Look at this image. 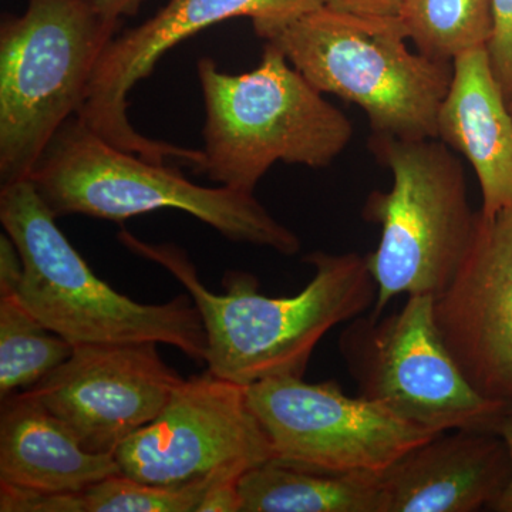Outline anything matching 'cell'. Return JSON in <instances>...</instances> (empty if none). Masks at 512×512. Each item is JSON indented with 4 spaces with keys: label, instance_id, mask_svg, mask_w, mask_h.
<instances>
[{
    "label": "cell",
    "instance_id": "obj_1",
    "mask_svg": "<svg viewBox=\"0 0 512 512\" xmlns=\"http://www.w3.org/2000/svg\"><path fill=\"white\" fill-rule=\"evenodd\" d=\"M119 239L184 285L207 333V372L242 386L272 377H303L320 340L376 302L367 256L356 252L306 255L303 261L315 269L311 282L298 295L271 298L259 293L256 278L244 272L225 276L227 292H211L183 249L147 244L127 231Z\"/></svg>",
    "mask_w": 512,
    "mask_h": 512
},
{
    "label": "cell",
    "instance_id": "obj_2",
    "mask_svg": "<svg viewBox=\"0 0 512 512\" xmlns=\"http://www.w3.org/2000/svg\"><path fill=\"white\" fill-rule=\"evenodd\" d=\"M56 218L87 215L113 222L147 212H187L225 238L292 256L295 232L269 214L254 194L201 187L177 167L111 146L76 116L60 127L29 178Z\"/></svg>",
    "mask_w": 512,
    "mask_h": 512
},
{
    "label": "cell",
    "instance_id": "obj_3",
    "mask_svg": "<svg viewBox=\"0 0 512 512\" xmlns=\"http://www.w3.org/2000/svg\"><path fill=\"white\" fill-rule=\"evenodd\" d=\"M197 73L205 144L194 173L212 183L254 194L276 163L329 167L352 141L348 116L271 43L251 72L224 73L201 57Z\"/></svg>",
    "mask_w": 512,
    "mask_h": 512
},
{
    "label": "cell",
    "instance_id": "obj_4",
    "mask_svg": "<svg viewBox=\"0 0 512 512\" xmlns=\"http://www.w3.org/2000/svg\"><path fill=\"white\" fill-rule=\"evenodd\" d=\"M0 221L22 256L16 296L47 329L73 346L164 343L205 363L207 333L192 298L148 305L111 288L64 237L32 181L2 185Z\"/></svg>",
    "mask_w": 512,
    "mask_h": 512
},
{
    "label": "cell",
    "instance_id": "obj_5",
    "mask_svg": "<svg viewBox=\"0 0 512 512\" xmlns=\"http://www.w3.org/2000/svg\"><path fill=\"white\" fill-rule=\"evenodd\" d=\"M370 150L389 168V191L367 197L363 218L380 227L379 245L367 256L377 296L370 315H383L399 295H433L450 284L477 224L468 201L466 173L439 138H370Z\"/></svg>",
    "mask_w": 512,
    "mask_h": 512
},
{
    "label": "cell",
    "instance_id": "obj_6",
    "mask_svg": "<svg viewBox=\"0 0 512 512\" xmlns=\"http://www.w3.org/2000/svg\"><path fill=\"white\" fill-rule=\"evenodd\" d=\"M400 20L373 23L322 8L293 20L265 42L323 94L365 111L376 136L437 138V117L453 63L410 50Z\"/></svg>",
    "mask_w": 512,
    "mask_h": 512
},
{
    "label": "cell",
    "instance_id": "obj_7",
    "mask_svg": "<svg viewBox=\"0 0 512 512\" xmlns=\"http://www.w3.org/2000/svg\"><path fill=\"white\" fill-rule=\"evenodd\" d=\"M117 23L93 0H26L0 25V181L29 180L50 140L79 113Z\"/></svg>",
    "mask_w": 512,
    "mask_h": 512
},
{
    "label": "cell",
    "instance_id": "obj_8",
    "mask_svg": "<svg viewBox=\"0 0 512 512\" xmlns=\"http://www.w3.org/2000/svg\"><path fill=\"white\" fill-rule=\"evenodd\" d=\"M339 352L357 394L416 426L497 431L510 403L474 389L448 352L434 320V296L410 295L400 311L357 316Z\"/></svg>",
    "mask_w": 512,
    "mask_h": 512
},
{
    "label": "cell",
    "instance_id": "obj_9",
    "mask_svg": "<svg viewBox=\"0 0 512 512\" xmlns=\"http://www.w3.org/2000/svg\"><path fill=\"white\" fill-rule=\"evenodd\" d=\"M252 412L276 463L328 474H382L414 447L439 436L335 380L272 377L247 386Z\"/></svg>",
    "mask_w": 512,
    "mask_h": 512
},
{
    "label": "cell",
    "instance_id": "obj_10",
    "mask_svg": "<svg viewBox=\"0 0 512 512\" xmlns=\"http://www.w3.org/2000/svg\"><path fill=\"white\" fill-rule=\"evenodd\" d=\"M120 473L140 483L185 487L239 480L274 460L248 403L247 386L205 372L184 380L156 420L124 441Z\"/></svg>",
    "mask_w": 512,
    "mask_h": 512
},
{
    "label": "cell",
    "instance_id": "obj_11",
    "mask_svg": "<svg viewBox=\"0 0 512 512\" xmlns=\"http://www.w3.org/2000/svg\"><path fill=\"white\" fill-rule=\"evenodd\" d=\"M325 6V0H170L153 18L121 33L104 49L77 119L111 146L154 163L192 165L200 150L141 136L127 116L128 93L174 46L201 30L234 18H249L266 39L293 20Z\"/></svg>",
    "mask_w": 512,
    "mask_h": 512
},
{
    "label": "cell",
    "instance_id": "obj_12",
    "mask_svg": "<svg viewBox=\"0 0 512 512\" xmlns=\"http://www.w3.org/2000/svg\"><path fill=\"white\" fill-rule=\"evenodd\" d=\"M156 342L74 346L72 356L25 390L62 420L87 451L114 454L156 420L185 379Z\"/></svg>",
    "mask_w": 512,
    "mask_h": 512
},
{
    "label": "cell",
    "instance_id": "obj_13",
    "mask_svg": "<svg viewBox=\"0 0 512 512\" xmlns=\"http://www.w3.org/2000/svg\"><path fill=\"white\" fill-rule=\"evenodd\" d=\"M448 352L478 393L512 403V208L478 211L463 261L434 298Z\"/></svg>",
    "mask_w": 512,
    "mask_h": 512
},
{
    "label": "cell",
    "instance_id": "obj_14",
    "mask_svg": "<svg viewBox=\"0 0 512 512\" xmlns=\"http://www.w3.org/2000/svg\"><path fill=\"white\" fill-rule=\"evenodd\" d=\"M510 476L500 433L444 431L379 474V512L491 510Z\"/></svg>",
    "mask_w": 512,
    "mask_h": 512
},
{
    "label": "cell",
    "instance_id": "obj_15",
    "mask_svg": "<svg viewBox=\"0 0 512 512\" xmlns=\"http://www.w3.org/2000/svg\"><path fill=\"white\" fill-rule=\"evenodd\" d=\"M437 138L466 157L487 215L512 208V114L487 47L453 60V79L437 117Z\"/></svg>",
    "mask_w": 512,
    "mask_h": 512
},
{
    "label": "cell",
    "instance_id": "obj_16",
    "mask_svg": "<svg viewBox=\"0 0 512 512\" xmlns=\"http://www.w3.org/2000/svg\"><path fill=\"white\" fill-rule=\"evenodd\" d=\"M120 474L114 454L87 451L72 430L23 390L2 400L0 484L80 493Z\"/></svg>",
    "mask_w": 512,
    "mask_h": 512
},
{
    "label": "cell",
    "instance_id": "obj_17",
    "mask_svg": "<svg viewBox=\"0 0 512 512\" xmlns=\"http://www.w3.org/2000/svg\"><path fill=\"white\" fill-rule=\"evenodd\" d=\"M241 512H379V474H328L268 461L238 481Z\"/></svg>",
    "mask_w": 512,
    "mask_h": 512
},
{
    "label": "cell",
    "instance_id": "obj_18",
    "mask_svg": "<svg viewBox=\"0 0 512 512\" xmlns=\"http://www.w3.org/2000/svg\"><path fill=\"white\" fill-rule=\"evenodd\" d=\"M399 20L420 53L453 63L457 56L490 43L493 0H404Z\"/></svg>",
    "mask_w": 512,
    "mask_h": 512
},
{
    "label": "cell",
    "instance_id": "obj_19",
    "mask_svg": "<svg viewBox=\"0 0 512 512\" xmlns=\"http://www.w3.org/2000/svg\"><path fill=\"white\" fill-rule=\"evenodd\" d=\"M74 346L20 303L0 296V399L28 390L72 356Z\"/></svg>",
    "mask_w": 512,
    "mask_h": 512
},
{
    "label": "cell",
    "instance_id": "obj_20",
    "mask_svg": "<svg viewBox=\"0 0 512 512\" xmlns=\"http://www.w3.org/2000/svg\"><path fill=\"white\" fill-rule=\"evenodd\" d=\"M220 481L163 487L114 474L82 491L84 512H197L202 497Z\"/></svg>",
    "mask_w": 512,
    "mask_h": 512
},
{
    "label": "cell",
    "instance_id": "obj_21",
    "mask_svg": "<svg viewBox=\"0 0 512 512\" xmlns=\"http://www.w3.org/2000/svg\"><path fill=\"white\" fill-rule=\"evenodd\" d=\"M2 512H84L80 493H43L0 484Z\"/></svg>",
    "mask_w": 512,
    "mask_h": 512
},
{
    "label": "cell",
    "instance_id": "obj_22",
    "mask_svg": "<svg viewBox=\"0 0 512 512\" xmlns=\"http://www.w3.org/2000/svg\"><path fill=\"white\" fill-rule=\"evenodd\" d=\"M494 32L487 50L505 99H512V0H493Z\"/></svg>",
    "mask_w": 512,
    "mask_h": 512
},
{
    "label": "cell",
    "instance_id": "obj_23",
    "mask_svg": "<svg viewBox=\"0 0 512 512\" xmlns=\"http://www.w3.org/2000/svg\"><path fill=\"white\" fill-rule=\"evenodd\" d=\"M404 0H325L326 8L373 23L399 20Z\"/></svg>",
    "mask_w": 512,
    "mask_h": 512
},
{
    "label": "cell",
    "instance_id": "obj_24",
    "mask_svg": "<svg viewBox=\"0 0 512 512\" xmlns=\"http://www.w3.org/2000/svg\"><path fill=\"white\" fill-rule=\"evenodd\" d=\"M22 278V256L13 239L3 232L0 235V296L16 295Z\"/></svg>",
    "mask_w": 512,
    "mask_h": 512
},
{
    "label": "cell",
    "instance_id": "obj_25",
    "mask_svg": "<svg viewBox=\"0 0 512 512\" xmlns=\"http://www.w3.org/2000/svg\"><path fill=\"white\" fill-rule=\"evenodd\" d=\"M239 480H224L212 485L202 497L197 512H241Z\"/></svg>",
    "mask_w": 512,
    "mask_h": 512
},
{
    "label": "cell",
    "instance_id": "obj_26",
    "mask_svg": "<svg viewBox=\"0 0 512 512\" xmlns=\"http://www.w3.org/2000/svg\"><path fill=\"white\" fill-rule=\"evenodd\" d=\"M498 433L503 437L505 446H507L508 456H510L511 476L508 480L507 487L504 488L503 494L495 501L491 511L512 512V403L508 406L504 419L501 421Z\"/></svg>",
    "mask_w": 512,
    "mask_h": 512
},
{
    "label": "cell",
    "instance_id": "obj_27",
    "mask_svg": "<svg viewBox=\"0 0 512 512\" xmlns=\"http://www.w3.org/2000/svg\"><path fill=\"white\" fill-rule=\"evenodd\" d=\"M144 0H93L101 15L110 22L117 23L124 16H134Z\"/></svg>",
    "mask_w": 512,
    "mask_h": 512
},
{
    "label": "cell",
    "instance_id": "obj_28",
    "mask_svg": "<svg viewBox=\"0 0 512 512\" xmlns=\"http://www.w3.org/2000/svg\"><path fill=\"white\" fill-rule=\"evenodd\" d=\"M508 107H510V111L512 114V99L508 100Z\"/></svg>",
    "mask_w": 512,
    "mask_h": 512
}]
</instances>
